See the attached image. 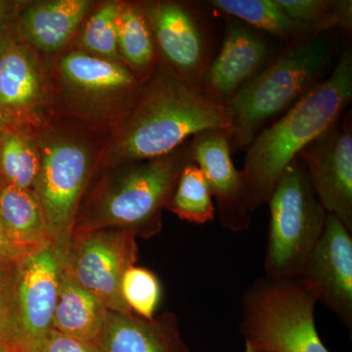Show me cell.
<instances>
[{
  "label": "cell",
  "mask_w": 352,
  "mask_h": 352,
  "mask_svg": "<svg viewBox=\"0 0 352 352\" xmlns=\"http://www.w3.org/2000/svg\"><path fill=\"white\" fill-rule=\"evenodd\" d=\"M212 129L230 132L231 112L175 72H162L145 87L113 141L110 161L127 164L170 154L188 138Z\"/></svg>",
  "instance_id": "6da1fadb"
},
{
  "label": "cell",
  "mask_w": 352,
  "mask_h": 352,
  "mask_svg": "<svg viewBox=\"0 0 352 352\" xmlns=\"http://www.w3.org/2000/svg\"><path fill=\"white\" fill-rule=\"evenodd\" d=\"M352 97V53H342L333 73L314 85L247 148L242 176L250 214L270 201L280 176L300 152L339 120Z\"/></svg>",
  "instance_id": "7a4b0ae2"
},
{
  "label": "cell",
  "mask_w": 352,
  "mask_h": 352,
  "mask_svg": "<svg viewBox=\"0 0 352 352\" xmlns=\"http://www.w3.org/2000/svg\"><path fill=\"white\" fill-rule=\"evenodd\" d=\"M193 162L190 145H182L166 156L124 164L76 217L72 234L122 229L147 238L159 233L162 210L183 168Z\"/></svg>",
  "instance_id": "3957f363"
},
{
  "label": "cell",
  "mask_w": 352,
  "mask_h": 352,
  "mask_svg": "<svg viewBox=\"0 0 352 352\" xmlns=\"http://www.w3.org/2000/svg\"><path fill=\"white\" fill-rule=\"evenodd\" d=\"M332 41L326 34L296 39L282 54L227 102L231 148L251 144L267 120L302 98L327 66Z\"/></svg>",
  "instance_id": "277c9868"
},
{
  "label": "cell",
  "mask_w": 352,
  "mask_h": 352,
  "mask_svg": "<svg viewBox=\"0 0 352 352\" xmlns=\"http://www.w3.org/2000/svg\"><path fill=\"white\" fill-rule=\"evenodd\" d=\"M317 300L302 278H258L242 298L239 330L266 352H330L315 324Z\"/></svg>",
  "instance_id": "5b68a950"
},
{
  "label": "cell",
  "mask_w": 352,
  "mask_h": 352,
  "mask_svg": "<svg viewBox=\"0 0 352 352\" xmlns=\"http://www.w3.org/2000/svg\"><path fill=\"white\" fill-rule=\"evenodd\" d=\"M268 204L265 275L275 279L300 278L323 232L328 214L300 160H294L285 168Z\"/></svg>",
  "instance_id": "8992f818"
},
{
  "label": "cell",
  "mask_w": 352,
  "mask_h": 352,
  "mask_svg": "<svg viewBox=\"0 0 352 352\" xmlns=\"http://www.w3.org/2000/svg\"><path fill=\"white\" fill-rule=\"evenodd\" d=\"M138 259L136 236L122 229L72 234L63 249L64 270L111 311L132 312L122 296V279Z\"/></svg>",
  "instance_id": "52a82bcc"
},
{
  "label": "cell",
  "mask_w": 352,
  "mask_h": 352,
  "mask_svg": "<svg viewBox=\"0 0 352 352\" xmlns=\"http://www.w3.org/2000/svg\"><path fill=\"white\" fill-rule=\"evenodd\" d=\"M41 170L34 185L46 226L62 249L73 233L83 191L91 170V154L71 138H52L38 146Z\"/></svg>",
  "instance_id": "ba28073f"
},
{
  "label": "cell",
  "mask_w": 352,
  "mask_h": 352,
  "mask_svg": "<svg viewBox=\"0 0 352 352\" xmlns=\"http://www.w3.org/2000/svg\"><path fill=\"white\" fill-rule=\"evenodd\" d=\"M63 271V249L50 243L16 263L11 342L31 352L52 330Z\"/></svg>",
  "instance_id": "9c48e42d"
},
{
  "label": "cell",
  "mask_w": 352,
  "mask_h": 352,
  "mask_svg": "<svg viewBox=\"0 0 352 352\" xmlns=\"http://www.w3.org/2000/svg\"><path fill=\"white\" fill-rule=\"evenodd\" d=\"M312 188L327 214L352 233V132L339 120L300 152Z\"/></svg>",
  "instance_id": "30bf717a"
},
{
  "label": "cell",
  "mask_w": 352,
  "mask_h": 352,
  "mask_svg": "<svg viewBox=\"0 0 352 352\" xmlns=\"http://www.w3.org/2000/svg\"><path fill=\"white\" fill-rule=\"evenodd\" d=\"M300 278L317 302L330 308L351 333L352 237L335 215L327 214L323 232Z\"/></svg>",
  "instance_id": "8fae6325"
},
{
  "label": "cell",
  "mask_w": 352,
  "mask_h": 352,
  "mask_svg": "<svg viewBox=\"0 0 352 352\" xmlns=\"http://www.w3.org/2000/svg\"><path fill=\"white\" fill-rule=\"evenodd\" d=\"M190 149L214 198L221 226L233 233L249 230L252 214L245 207L242 176L231 157L228 132L212 129L197 133Z\"/></svg>",
  "instance_id": "7c38bea8"
},
{
  "label": "cell",
  "mask_w": 352,
  "mask_h": 352,
  "mask_svg": "<svg viewBox=\"0 0 352 352\" xmlns=\"http://www.w3.org/2000/svg\"><path fill=\"white\" fill-rule=\"evenodd\" d=\"M144 14L168 63L185 80L200 87L205 69V43L192 14L175 2L148 4Z\"/></svg>",
  "instance_id": "4fadbf2b"
},
{
  "label": "cell",
  "mask_w": 352,
  "mask_h": 352,
  "mask_svg": "<svg viewBox=\"0 0 352 352\" xmlns=\"http://www.w3.org/2000/svg\"><path fill=\"white\" fill-rule=\"evenodd\" d=\"M92 344L99 352H190L171 312L149 320L108 310Z\"/></svg>",
  "instance_id": "5bb4252c"
},
{
  "label": "cell",
  "mask_w": 352,
  "mask_h": 352,
  "mask_svg": "<svg viewBox=\"0 0 352 352\" xmlns=\"http://www.w3.org/2000/svg\"><path fill=\"white\" fill-rule=\"evenodd\" d=\"M267 52L265 41L252 30L240 23L229 25L219 56L204 76V91L227 103L258 75Z\"/></svg>",
  "instance_id": "9a60e30c"
},
{
  "label": "cell",
  "mask_w": 352,
  "mask_h": 352,
  "mask_svg": "<svg viewBox=\"0 0 352 352\" xmlns=\"http://www.w3.org/2000/svg\"><path fill=\"white\" fill-rule=\"evenodd\" d=\"M43 96L41 69L25 47L14 43L0 57V119L17 126L31 117Z\"/></svg>",
  "instance_id": "2e32d148"
},
{
  "label": "cell",
  "mask_w": 352,
  "mask_h": 352,
  "mask_svg": "<svg viewBox=\"0 0 352 352\" xmlns=\"http://www.w3.org/2000/svg\"><path fill=\"white\" fill-rule=\"evenodd\" d=\"M90 7L87 0H55L30 6L20 20L21 36L45 52L60 50L75 34Z\"/></svg>",
  "instance_id": "e0dca14e"
},
{
  "label": "cell",
  "mask_w": 352,
  "mask_h": 352,
  "mask_svg": "<svg viewBox=\"0 0 352 352\" xmlns=\"http://www.w3.org/2000/svg\"><path fill=\"white\" fill-rule=\"evenodd\" d=\"M65 85L80 96L107 98L133 89L136 78L119 62L75 51L60 62Z\"/></svg>",
  "instance_id": "ac0fdd59"
},
{
  "label": "cell",
  "mask_w": 352,
  "mask_h": 352,
  "mask_svg": "<svg viewBox=\"0 0 352 352\" xmlns=\"http://www.w3.org/2000/svg\"><path fill=\"white\" fill-rule=\"evenodd\" d=\"M0 224L7 238L23 251L55 243L34 190L0 185Z\"/></svg>",
  "instance_id": "d6986e66"
},
{
  "label": "cell",
  "mask_w": 352,
  "mask_h": 352,
  "mask_svg": "<svg viewBox=\"0 0 352 352\" xmlns=\"http://www.w3.org/2000/svg\"><path fill=\"white\" fill-rule=\"evenodd\" d=\"M107 312L103 303L76 283L63 267L53 316V330L94 342Z\"/></svg>",
  "instance_id": "ffe728a7"
},
{
  "label": "cell",
  "mask_w": 352,
  "mask_h": 352,
  "mask_svg": "<svg viewBox=\"0 0 352 352\" xmlns=\"http://www.w3.org/2000/svg\"><path fill=\"white\" fill-rule=\"evenodd\" d=\"M39 170L38 146L15 126H6L0 136V185L34 190Z\"/></svg>",
  "instance_id": "44dd1931"
},
{
  "label": "cell",
  "mask_w": 352,
  "mask_h": 352,
  "mask_svg": "<svg viewBox=\"0 0 352 352\" xmlns=\"http://www.w3.org/2000/svg\"><path fill=\"white\" fill-rule=\"evenodd\" d=\"M285 14L300 30L302 38L326 34L340 28L349 32L352 25L351 0H276Z\"/></svg>",
  "instance_id": "7402d4cb"
},
{
  "label": "cell",
  "mask_w": 352,
  "mask_h": 352,
  "mask_svg": "<svg viewBox=\"0 0 352 352\" xmlns=\"http://www.w3.org/2000/svg\"><path fill=\"white\" fill-rule=\"evenodd\" d=\"M117 36L120 57L136 71H148L154 61L155 43L144 11L131 4H120Z\"/></svg>",
  "instance_id": "603a6c76"
},
{
  "label": "cell",
  "mask_w": 352,
  "mask_h": 352,
  "mask_svg": "<svg viewBox=\"0 0 352 352\" xmlns=\"http://www.w3.org/2000/svg\"><path fill=\"white\" fill-rule=\"evenodd\" d=\"M212 199L205 176L193 162L183 168L166 208L191 223H208L214 219Z\"/></svg>",
  "instance_id": "cb8c5ba5"
},
{
  "label": "cell",
  "mask_w": 352,
  "mask_h": 352,
  "mask_svg": "<svg viewBox=\"0 0 352 352\" xmlns=\"http://www.w3.org/2000/svg\"><path fill=\"white\" fill-rule=\"evenodd\" d=\"M207 3L278 38H302L298 28L276 0H210Z\"/></svg>",
  "instance_id": "d4e9b609"
},
{
  "label": "cell",
  "mask_w": 352,
  "mask_h": 352,
  "mask_svg": "<svg viewBox=\"0 0 352 352\" xmlns=\"http://www.w3.org/2000/svg\"><path fill=\"white\" fill-rule=\"evenodd\" d=\"M119 3L110 2L101 6L88 20L83 31L82 44L85 53L119 62L118 47L117 16Z\"/></svg>",
  "instance_id": "484cf974"
},
{
  "label": "cell",
  "mask_w": 352,
  "mask_h": 352,
  "mask_svg": "<svg viewBox=\"0 0 352 352\" xmlns=\"http://www.w3.org/2000/svg\"><path fill=\"white\" fill-rule=\"evenodd\" d=\"M122 296L134 314L145 319H153L161 300L159 279L147 268L131 266L122 279Z\"/></svg>",
  "instance_id": "4316f807"
},
{
  "label": "cell",
  "mask_w": 352,
  "mask_h": 352,
  "mask_svg": "<svg viewBox=\"0 0 352 352\" xmlns=\"http://www.w3.org/2000/svg\"><path fill=\"white\" fill-rule=\"evenodd\" d=\"M18 259L0 263V340L10 342L13 326L14 280Z\"/></svg>",
  "instance_id": "83f0119b"
},
{
  "label": "cell",
  "mask_w": 352,
  "mask_h": 352,
  "mask_svg": "<svg viewBox=\"0 0 352 352\" xmlns=\"http://www.w3.org/2000/svg\"><path fill=\"white\" fill-rule=\"evenodd\" d=\"M31 352H99L92 342L51 330Z\"/></svg>",
  "instance_id": "f1b7e54d"
},
{
  "label": "cell",
  "mask_w": 352,
  "mask_h": 352,
  "mask_svg": "<svg viewBox=\"0 0 352 352\" xmlns=\"http://www.w3.org/2000/svg\"><path fill=\"white\" fill-rule=\"evenodd\" d=\"M11 6L10 2L0 1V57L15 43L10 32Z\"/></svg>",
  "instance_id": "f546056e"
},
{
  "label": "cell",
  "mask_w": 352,
  "mask_h": 352,
  "mask_svg": "<svg viewBox=\"0 0 352 352\" xmlns=\"http://www.w3.org/2000/svg\"><path fill=\"white\" fill-rule=\"evenodd\" d=\"M31 252V251H30ZM25 252L15 245L7 238L6 234L4 233L3 228L0 224V263H6V261H13L20 258Z\"/></svg>",
  "instance_id": "4dcf8cb0"
},
{
  "label": "cell",
  "mask_w": 352,
  "mask_h": 352,
  "mask_svg": "<svg viewBox=\"0 0 352 352\" xmlns=\"http://www.w3.org/2000/svg\"><path fill=\"white\" fill-rule=\"evenodd\" d=\"M0 352H22L12 342L0 340Z\"/></svg>",
  "instance_id": "1f68e13d"
},
{
  "label": "cell",
  "mask_w": 352,
  "mask_h": 352,
  "mask_svg": "<svg viewBox=\"0 0 352 352\" xmlns=\"http://www.w3.org/2000/svg\"><path fill=\"white\" fill-rule=\"evenodd\" d=\"M244 352H266L261 351V349H256V347L251 346V344H245V351Z\"/></svg>",
  "instance_id": "d6a6232c"
},
{
  "label": "cell",
  "mask_w": 352,
  "mask_h": 352,
  "mask_svg": "<svg viewBox=\"0 0 352 352\" xmlns=\"http://www.w3.org/2000/svg\"><path fill=\"white\" fill-rule=\"evenodd\" d=\"M4 127H6V124L0 119V136H1L2 132L4 131Z\"/></svg>",
  "instance_id": "836d02e7"
}]
</instances>
